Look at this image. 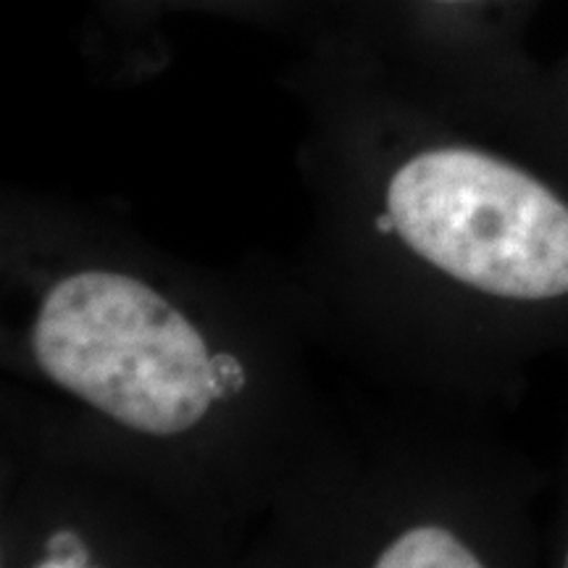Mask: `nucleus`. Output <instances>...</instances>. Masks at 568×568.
<instances>
[{
	"label": "nucleus",
	"instance_id": "2",
	"mask_svg": "<svg viewBox=\"0 0 568 568\" xmlns=\"http://www.w3.org/2000/svg\"><path fill=\"white\" fill-rule=\"evenodd\" d=\"M282 82L311 203L282 264L324 353L418 397L458 372L471 308L568 301V201L464 138L458 113L326 30Z\"/></svg>",
	"mask_w": 568,
	"mask_h": 568
},
{
	"label": "nucleus",
	"instance_id": "4",
	"mask_svg": "<svg viewBox=\"0 0 568 568\" xmlns=\"http://www.w3.org/2000/svg\"><path fill=\"white\" fill-rule=\"evenodd\" d=\"M0 566H205L153 497L103 468L0 437Z\"/></svg>",
	"mask_w": 568,
	"mask_h": 568
},
{
	"label": "nucleus",
	"instance_id": "7",
	"mask_svg": "<svg viewBox=\"0 0 568 568\" xmlns=\"http://www.w3.org/2000/svg\"><path fill=\"white\" fill-rule=\"evenodd\" d=\"M560 564H564V566L568 568V545H566V550H564V560H560Z\"/></svg>",
	"mask_w": 568,
	"mask_h": 568
},
{
	"label": "nucleus",
	"instance_id": "5",
	"mask_svg": "<svg viewBox=\"0 0 568 568\" xmlns=\"http://www.w3.org/2000/svg\"><path fill=\"white\" fill-rule=\"evenodd\" d=\"M524 3L339 0L324 30L368 55L397 82L460 116L468 105L521 82L510 34Z\"/></svg>",
	"mask_w": 568,
	"mask_h": 568
},
{
	"label": "nucleus",
	"instance_id": "1",
	"mask_svg": "<svg viewBox=\"0 0 568 568\" xmlns=\"http://www.w3.org/2000/svg\"><path fill=\"white\" fill-rule=\"evenodd\" d=\"M282 261L195 264L109 209L0 195V437L130 481L237 566L322 424Z\"/></svg>",
	"mask_w": 568,
	"mask_h": 568
},
{
	"label": "nucleus",
	"instance_id": "3",
	"mask_svg": "<svg viewBox=\"0 0 568 568\" xmlns=\"http://www.w3.org/2000/svg\"><path fill=\"white\" fill-rule=\"evenodd\" d=\"M387 393L389 400L358 408L326 400L243 566H487L477 537L447 506L439 450L416 418V395Z\"/></svg>",
	"mask_w": 568,
	"mask_h": 568
},
{
	"label": "nucleus",
	"instance_id": "6",
	"mask_svg": "<svg viewBox=\"0 0 568 568\" xmlns=\"http://www.w3.org/2000/svg\"><path fill=\"white\" fill-rule=\"evenodd\" d=\"M339 0H88L84 55L113 82H142L169 61V27L209 17L308 42L329 24Z\"/></svg>",
	"mask_w": 568,
	"mask_h": 568
}]
</instances>
